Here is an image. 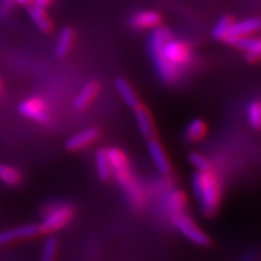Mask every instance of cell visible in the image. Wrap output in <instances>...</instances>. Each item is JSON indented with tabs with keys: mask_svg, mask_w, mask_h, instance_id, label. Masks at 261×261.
Here are the masks:
<instances>
[{
	"mask_svg": "<svg viewBox=\"0 0 261 261\" xmlns=\"http://www.w3.org/2000/svg\"><path fill=\"white\" fill-rule=\"evenodd\" d=\"M156 54L162 55L166 61H168L169 63L177 67L180 71H182V68L188 67L190 64L192 58L191 47L189 46V44H187L185 41L172 38L166 42L161 51L150 54V56Z\"/></svg>",
	"mask_w": 261,
	"mask_h": 261,
	"instance_id": "cell-5",
	"label": "cell"
},
{
	"mask_svg": "<svg viewBox=\"0 0 261 261\" xmlns=\"http://www.w3.org/2000/svg\"><path fill=\"white\" fill-rule=\"evenodd\" d=\"M207 123L202 119H194L188 123L184 130V138L189 143L200 142L207 135Z\"/></svg>",
	"mask_w": 261,
	"mask_h": 261,
	"instance_id": "cell-17",
	"label": "cell"
},
{
	"mask_svg": "<svg viewBox=\"0 0 261 261\" xmlns=\"http://www.w3.org/2000/svg\"><path fill=\"white\" fill-rule=\"evenodd\" d=\"M0 181L8 187H17L22 181V173L12 166L0 162Z\"/></svg>",
	"mask_w": 261,
	"mask_h": 261,
	"instance_id": "cell-22",
	"label": "cell"
},
{
	"mask_svg": "<svg viewBox=\"0 0 261 261\" xmlns=\"http://www.w3.org/2000/svg\"><path fill=\"white\" fill-rule=\"evenodd\" d=\"M41 233L40 225L39 224H27L22 226L8 228L0 232V246H6L15 241L29 240V238L37 237Z\"/></svg>",
	"mask_w": 261,
	"mask_h": 261,
	"instance_id": "cell-7",
	"label": "cell"
},
{
	"mask_svg": "<svg viewBox=\"0 0 261 261\" xmlns=\"http://www.w3.org/2000/svg\"><path fill=\"white\" fill-rule=\"evenodd\" d=\"M18 112L22 115L39 123H46L50 120L47 103L40 97H29L18 106Z\"/></svg>",
	"mask_w": 261,
	"mask_h": 261,
	"instance_id": "cell-6",
	"label": "cell"
},
{
	"mask_svg": "<svg viewBox=\"0 0 261 261\" xmlns=\"http://www.w3.org/2000/svg\"><path fill=\"white\" fill-rule=\"evenodd\" d=\"M166 207L172 215L184 212L187 207V195L184 191L175 189L169 192L166 197Z\"/></svg>",
	"mask_w": 261,
	"mask_h": 261,
	"instance_id": "cell-21",
	"label": "cell"
},
{
	"mask_svg": "<svg viewBox=\"0 0 261 261\" xmlns=\"http://www.w3.org/2000/svg\"><path fill=\"white\" fill-rule=\"evenodd\" d=\"M189 161H190L191 165L200 172L210 171V169H212L210 160L197 151H191L190 154H189Z\"/></svg>",
	"mask_w": 261,
	"mask_h": 261,
	"instance_id": "cell-26",
	"label": "cell"
},
{
	"mask_svg": "<svg viewBox=\"0 0 261 261\" xmlns=\"http://www.w3.org/2000/svg\"><path fill=\"white\" fill-rule=\"evenodd\" d=\"M3 91V84H2V80H0V93H2Z\"/></svg>",
	"mask_w": 261,
	"mask_h": 261,
	"instance_id": "cell-29",
	"label": "cell"
},
{
	"mask_svg": "<svg viewBox=\"0 0 261 261\" xmlns=\"http://www.w3.org/2000/svg\"><path fill=\"white\" fill-rule=\"evenodd\" d=\"M57 249H58V242L57 238L51 236L48 237L45 242L44 247H42V253L40 261H55L57 255Z\"/></svg>",
	"mask_w": 261,
	"mask_h": 261,
	"instance_id": "cell-25",
	"label": "cell"
},
{
	"mask_svg": "<svg viewBox=\"0 0 261 261\" xmlns=\"http://www.w3.org/2000/svg\"><path fill=\"white\" fill-rule=\"evenodd\" d=\"M261 28V18L259 17H253V18H247L240 22H233L231 25L230 32H228L225 41L231 44L233 40L240 38L249 37L250 34L259 31Z\"/></svg>",
	"mask_w": 261,
	"mask_h": 261,
	"instance_id": "cell-9",
	"label": "cell"
},
{
	"mask_svg": "<svg viewBox=\"0 0 261 261\" xmlns=\"http://www.w3.org/2000/svg\"><path fill=\"white\" fill-rule=\"evenodd\" d=\"M94 161H96V171L98 178L102 181L110 180L113 177V171L112 165H110L109 155H108V149H98L96 151V156H94Z\"/></svg>",
	"mask_w": 261,
	"mask_h": 261,
	"instance_id": "cell-15",
	"label": "cell"
},
{
	"mask_svg": "<svg viewBox=\"0 0 261 261\" xmlns=\"http://www.w3.org/2000/svg\"><path fill=\"white\" fill-rule=\"evenodd\" d=\"M247 119L249 125L255 129H261V100H253L247 109Z\"/></svg>",
	"mask_w": 261,
	"mask_h": 261,
	"instance_id": "cell-23",
	"label": "cell"
},
{
	"mask_svg": "<svg viewBox=\"0 0 261 261\" xmlns=\"http://www.w3.org/2000/svg\"><path fill=\"white\" fill-rule=\"evenodd\" d=\"M148 151L151 159L152 163L155 165V167L158 171L163 175H167L171 173V162L169 159L166 155L165 150H163L161 143L155 138H151L148 140Z\"/></svg>",
	"mask_w": 261,
	"mask_h": 261,
	"instance_id": "cell-10",
	"label": "cell"
},
{
	"mask_svg": "<svg viewBox=\"0 0 261 261\" xmlns=\"http://www.w3.org/2000/svg\"><path fill=\"white\" fill-rule=\"evenodd\" d=\"M108 155H109L110 165H112L113 175L115 177L120 188L122 189L127 201L136 210H142L145 205L146 196L142 185L130 171L127 155L119 148H109Z\"/></svg>",
	"mask_w": 261,
	"mask_h": 261,
	"instance_id": "cell-1",
	"label": "cell"
},
{
	"mask_svg": "<svg viewBox=\"0 0 261 261\" xmlns=\"http://www.w3.org/2000/svg\"><path fill=\"white\" fill-rule=\"evenodd\" d=\"M133 110H135L137 125H138V128L143 137H145L148 140L155 138L156 129L154 125V120H152V116L151 114H150L148 108L140 103L139 106L135 108Z\"/></svg>",
	"mask_w": 261,
	"mask_h": 261,
	"instance_id": "cell-11",
	"label": "cell"
},
{
	"mask_svg": "<svg viewBox=\"0 0 261 261\" xmlns=\"http://www.w3.org/2000/svg\"><path fill=\"white\" fill-rule=\"evenodd\" d=\"M54 0H32V4L35 6H39L41 9H46L47 6H50L52 4Z\"/></svg>",
	"mask_w": 261,
	"mask_h": 261,
	"instance_id": "cell-27",
	"label": "cell"
},
{
	"mask_svg": "<svg viewBox=\"0 0 261 261\" xmlns=\"http://www.w3.org/2000/svg\"><path fill=\"white\" fill-rule=\"evenodd\" d=\"M162 21L161 15L156 11H140L130 17L129 23L135 29L155 28Z\"/></svg>",
	"mask_w": 261,
	"mask_h": 261,
	"instance_id": "cell-14",
	"label": "cell"
},
{
	"mask_svg": "<svg viewBox=\"0 0 261 261\" xmlns=\"http://www.w3.org/2000/svg\"><path fill=\"white\" fill-rule=\"evenodd\" d=\"M100 91V85L97 81H89L77 93L74 99V108L76 110H84L96 99Z\"/></svg>",
	"mask_w": 261,
	"mask_h": 261,
	"instance_id": "cell-13",
	"label": "cell"
},
{
	"mask_svg": "<svg viewBox=\"0 0 261 261\" xmlns=\"http://www.w3.org/2000/svg\"><path fill=\"white\" fill-rule=\"evenodd\" d=\"M115 89L117 92H119L120 97L122 98L123 102H125L129 108L135 109V108H137L140 104L138 94L136 93L132 85H130L127 80L122 79V77H117L115 80Z\"/></svg>",
	"mask_w": 261,
	"mask_h": 261,
	"instance_id": "cell-16",
	"label": "cell"
},
{
	"mask_svg": "<svg viewBox=\"0 0 261 261\" xmlns=\"http://www.w3.org/2000/svg\"><path fill=\"white\" fill-rule=\"evenodd\" d=\"M192 192L204 217H213L221 202V181L218 174L210 171H197L192 177Z\"/></svg>",
	"mask_w": 261,
	"mask_h": 261,
	"instance_id": "cell-2",
	"label": "cell"
},
{
	"mask_svg": "<svg viewBox=\"0 0 261 261\" xmlns=\"http://www.w3.org/2000/svg\"><path fill=\"white\" fill-rule=\"evenodd\" d=\"M232 23H233V18L231 17V16H224V17H221L219 21L217 22V24L214 25L213 37L217 39V40L225 41V39H226Z\"/></svg>",
	"mask_w": 261,
	"mask_h": 261,
	"instance_id": "cell-24",
	"label": "cell"
},
{
	"mask_svg": "<svg viewBox=\"0 0 261 261\" xmlns=\"http://www.w3.org/2000/svg\"><path fill=\"white\" fill-rule=\"evenodd\" d=\"M231 45L246 52L247 60L249 62L261 61V39L244 37L233 40Z\"/></svg>",
	"mask_w": 261,
	"mask_h": 261,
	"instance_id": "cell-12",
	"label": "cell"
},
{
	"mask_svg": "<svg viewBox=\"0 0 261 261\" xmlns=\"http://www.w3.org/2000/svg\"><path fill=\"white\" fill-rule=\"evenodd\" d=\"M75 214L74 207L69 203H57L47 207L42 218L40 230L42 233H52L67 226L73 220Z\"/></svg>",
	"mask_w": 261,
	"mask_h": 261,
	"instance_id": "cell-3",
	"label": "cell"
},
{
	"mask_svg": "<svg viewBox=\"0 0 261 261\" xmlns=\"http://www.w3.org/2000/svg\"><path fill=\"white\" fill-rule=\"evenodd\" d=\"M74 31L71 28H64L62 29L60 35H58L56 47H55V54L57 57H64L69 54L71 50V46L74 44Z\"/></svg>",
	"mask_w": 261,
	"mask_h": 261,
	"instance_id": "cell-18",
	"label": "cell"
},
{
	"mask_svg": "<svg viewBox=\"0 0 261 261\" xmlns=\"http://www.w3.org/2000/svg\"><path fill=\"white\" fill-rule=\"evenodd\" d=\"M27 12L28 15L31 16L32 21L34 22V24L40 29L41 32H50L52 29V23L51 19L48 17L46 12H45V9L39 8V6H35L33 4L27 5Z\"/></svg>",
	"mask_w": 261,
	"mask_h": 261,
	"instance_id": "cell-19",
	"label": "cell"
},
{
	"mask_svg": "<svg viewBox=\"0 0 261 261\" xmlns=\"http://www.w3.org/2000/svg\"><path fill=\"white\" fill-rule=\"evenodd\" d=\"M100 132L96 127H90V128L83 129L81 132L76 133L65 143V148L69 151H80L85 148H89L99 139Z\"/></svg>",
	"mask_w": 261,
	"mask_h": 261,
	"instance_id": "cell-8",
	"label": "cell"
},
{
	"mask_svg": "<svg viewBox=\"0 0 261 261\" xmlns=\"http://www.w3.org/2000/svg\"><path fill=\"white\" fill-rule=\"evenodd\" d=\"M171 38L172 34L167 28L160 27V25L155 27L149 38V54H154V52L161 51L166 42H167Z\"/></svg>",
	"mask_w": 261,
	"mask_h": 261,
	"instance_id": "cell-20",
	"label": "cell"
},
{
	"mask_svg": "<svg viewBox=\"0 0 261 261\" xmlns=\"http://www.w3.org/2000/svg\"><path fill=\"white\" fill-rule=\"evenodd\" d=\"M173 225L182 236L187 237L196 246L208 247L211 244L210 236L203 230H201L200 226L195 223V220L185 212L173 215Z\"/></svg>",
	"mask_w": 261,
	"mask_h": 261,
	"instance_id": "cell-4",
	"label": "cell"
},
{
	"mask_svg": "<svg viewBox=\"0 0 261 261\" xmlns=\"http://www.w3.org/2000/svg\"><path fill=\"white\" fill-rule=\"evenodd\" d=\"M12 3H16V4L27 6L29 4H32V0H12Z\"/></svg>",
	"mask_w": 261,
	"mask_h": 261,
	"instance_id": "cell-28",
	"label": "cell"
}]
</instances>
